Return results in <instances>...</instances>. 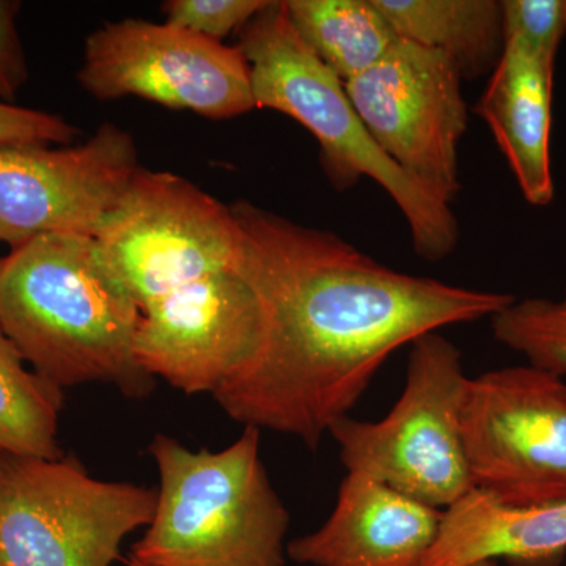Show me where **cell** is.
I'll return each instance as SVG.
<instances>
[{"label": "cell", "instance_id": "obj_11", "mask_svg": "<svg viewBox=\"0 0 566 566\" xmlns=\"http://www.w3.org/2000/svg\"><path fill=\"white\" fill-rule=\"evenodd\" d=\"M132 134L104 123L77 145H0V241L46 234L95 238L139 169Z\"/></svg>", "mask_w": 566, "mask_h": 566}, {"label": "cell", "instance_id": "obj_20", "mask_svg": "<svg viewBox=\"0 0 566 566\" xmlns=\"http://www.w3.org/2000/svg\"><path fill=\"white\" fill-rule=\"evenodd\" d=\"M501 7L504 40L523 41L543 59L556 63L566 32V0H505Z\"/></svg>", "mask_w": 566, "mask_h": 566}, {"label": "cell", "instance_id": "obj_16", "mask_svg": "<svg viewBox=\"0 0 566 566\" xmlns=\"http://www.w3.org/2000/svg\"><path fill=\"white\" fill-rule=\"evenodd\" d=\"M398 39L441 52L468 81L493 73L504 51L495 0H374Z\"/></svg>", "mask_w": 566, "mask_h": 566}, {"label": "cell", "instance_id": "obj_8", "mask_svg": "<svg viewBox=\"0 0 566 566\" xmlns=\"http://www.w3.org/2000/svg\"><path fill=\"white\" fill-rule=\"evenodd\" d=\"M95 240L142 311L174 290L237 266L241 233L232 207L186 178L139 167Z\"/></svg>", "mask_w": 566, "mask_h": 566}, {"label": "cell", "instance_id": "obj_9", "mask_svg": "<svg viewBox=\"0 0 566 566\" xmlns=\"http://www.w3.org/2000/svg\"><path fill=\"white\" fill-rule=\"evenodd\" d=\"M77 80L98 99L137 96L170 109L223 120L255 107L240 46L172 24L107 22L85 40Z\"/></svg>", "mask_w": 566, "mask_h": 566}, {"label": "cell", "instance_id": "obj_24", "mask_svg": "<svg viewBox=\"0 0 566 566\" xmlns=\"http://www.w3.org/2000/svg\"><path fill=\"white\" fill-rule=\"evenodd\" d=\"M125 564L128 566H145V565L139 564V562L133 560V558H129V557L125 558Z\"/></svg>", "mask_w": 566, "mask_h": 566}, {"label": "cell", "instance_id": "obj_17", "mask_svg": "<svg viewBox=\"0 0 566 566\" xmlns=\"http://www.w3.org/2000/svg\"><path fill=\"white\" fill-rule=\"evenodd\" d=\"M294 31L335 76L352 81L398 41L374 0H285Z\"/></svg>", "mask_w": 566, "mask_h": 566}, {"label": "cell", "instance_id": "obj_4", "mask_svg": "<svg viewBox=\"0 0 566 566\" xmlns=\"http://www.w3.org/2000/svg\"><path fill=\"white\" fill-rule=\"evenodd\" d=\"M238 46L251 71L256 109L281 112L311 132L324 172L338 191L370 178L405 216L417 255L441 262L455 251L460 229L452 205L409 177L376 145L344 82L294 31L285 3L266 2L240 32Z\"/></svg>", "mask_w": 566, "mask_h": 566}, {"label": "cell", "instance_id": "obj_7", "mask_svg": "<svg viewBox=\"0 0 566 566\" xmlns=\"http://www.w3.org/2000/svg\"><path fill=\"white\" fill-rule=\"evenodd\" d=\"M461 433L475 491L505 506L566 501V382L532 367L469 378Z\"/></svg>", "mask_w": 566, "mask_h": 566}, {"label": "cell", "instance_id": "obj_13", "mask_svg": "<svg viewBox=\"0 0 566 566\" xmlns=\"http://www.w3.org/2000/svg\"><path fill=\"white\" fill-rule=\"evenodd\" d=\"M442 516L444 510L348 472L331 516L290 542L286 557L311 566H422Z\"/></svg>", "mask_w": 566, "mask_h": 566}, {"label": "cell", "instance_id": "obj_15", "mask_svg": "<svg viewBox=\"0 0 566 566\" xmlns=\"http://www.w3.org/2000/svg\"><path fill=\"white\" fill-rule=\"evenodd\" d=\"M565 549L566 501L515 509L472 490L444 510L422 566H472L501 557L539 562Z\"/></svg>", "mask_w": 566, "mask_h": 566}, {"label": "cell", "instance_id": "obj_14", "mask_svg": "<svg viewBox=\"0 0 566 566\" xmlns=\"http://www.w3.org/2000/svg\"><path fill=\"white\" fill-rule=\"evenodd\" d=\"M556 63L523 41L505 40L475 112L493 133L524 199L546 207L554 199L551 120Z\"/></svg>", "mask_w": 566, "mask_h": 566}, {"label": "cell", "instance_id": "obj_12", "mask_svg": "<svg viewBox=\"0 0 566 566\" xmlns=\"http://www.w3.org/2000/svg\"><path fill=\"white\" fill-rule=\"evenodd\" d=\"M262 340V304L234 266L142 308L134 357L145 374L182 394L214 395L255 356Z\"/></svg>", "mask_w": 566, "mask_h": 566}, {"label": "cell", "instance_id": "obj_2", "mask_svg": "<svg viewBox=\"0 0 566 566\" xmlns=\"http://www.w3.org/2000/svg\"><path fill=\"white\" fill-rule=\"evenodd\" d=\"M142 311L95 238L46 234L0 260V326L59 389L107 382L129 398L155 379L134 357Z\"/></svg>", "mask_w": 566, "mask_h": 566}, {"label": "cell", "instance_id": "obj_10", "mask_svg": "<svg viewBox=\"0 0 566 566\" xmlns=\"http://www.w3.org/2000/svg\"><path fill=\"white\" fill-rule=\"evenodd\" d=\"M461 82L444 54L401 39L370 70L345 82L376 145L450 205L461 189L458 147L469 123Z\"/></svg>", "mask_w": 566, "mask_h": 566}, {"label": "cell", "instance_id": "obj_23", "mask_svg": "<svg viewBox=\"0 0 566 566\" xmlns=\"http://www.w3.org/2000/svg\"><path fill=\"white\" fill-rule=\"evenodd\" d=\"M20 2L0 0V102L9 103L28 82V63L17 29Z\"/></svg>", "mask_w": 566, "mask_h": 566}, {"label": "cell", "instance_id": "obj_3", "mask_svg": "<svg viewBox=\"0 0 566 566\" xmlns=\"http://www.w3.org/2000/svg\"><path fill=\"white\" fill-rule=\"evenodd\" d=\"M148 452L159 486L150 524L129 558L145 566H285L290 512L244 427L219 450H191L156 434Z\"/></svg>", "mask_w": 566, "mask_h": 566}, {"label": "cell", "instance_id": "obj_19", "mask_svg": "<svg viewBox=\"0 0 566 566\" xmlns=\"http://www.w3.org/2000/svg\"><path fill=\"white\" fill-rule=\"evenodd\" d=\"M494 337L523 354L532 367L566 375V300L527 297L491 318Z\"/></svg>", "mask_w": 566, "mask_h": 566}, {"label": "cell", "instance_id": "obj_5", "mask_svg": "<svg viewBox=\"0 0 566 566\" xmlns=\"http://www.w3.org/2000/svg\"><path fill=\"white\" fill-rule=\"evenodd\" d=\"M469 378L461 352L441 333L411 345L403 394L378 422L346 416L331 427L346 471L446 510L474 490L461 412Z\"/></svg>", "mask_w": 566, "mask_h": 566}, {"label": "cell", "instance_id": "obj_18", "mask_svg": "<svg viewBox=\"0 0 566 566\" xmlns=\"http://www.w3.org/2000/svg\"><path fill=\"white\" fill-rule=\"evenodd\" d=\"M63 390L25 364L0 326V455L59 458Z\"/></svg>", "mask_w": 566, "mask_h": 566}, {"label": "cell", "instance_id": "obj_25", "mask_svg": "<svg viewBox=\"0 0 566 566\" xmlns=\"http://www.w3.org/2000/svg\"><path fill=\"white\" fill-rule=\"evenodd\" d=\"M472 566H497V564H495V560H485V562H480V564H475Z\"/></svg>", "mask_w": 566, "mask_h": 566}, {"label": "cell", "instance_id": "obj_21", "mask_svg": "<svg viewBox=\"0 0 566 566\" xmlns=\"http://www.w3.org/2000/svg\"><path fill=\"white\" fill-rule=\"evenodd\" d=\"M264 6V0H170L163 10L167 24L223 43L243 31Z\"/></svg>", "mask_w": 566, "mask_h": 566}, {"label": "cell", "instance_id": "obj_6", "mask_svg": "<svg viewBox=\"0 0 566 566\" xmlns=\"http://www.w3.org/2000/svg\"><path fill=\"white\" fill-rule=\"evenodd\" d=\"M156 499V488L95 479L74 455H0V566H112Z\"/></svg>", "mask_w": 566, "mask_h": 566}, {"label": "cell", "instance_id": "obj_22", "mask_svg": "<svg viewBox=\"0 0 566 566\" xmlns=\"http://www.w3.org/2000/svg\"><path fill=\"white\" fill-rule=\"evenodd\" d=\"M77 132L65 118L48 112L0 102V145H71Z\"/></svg>", "mask_w": 566, "mask_h": 566}, {"label": "cell", "instance_id": "obj_1", "mask_svg": "<svg viewBox=\"0 0 566 566\" xmlns=\"http://www.w3.org/2000/svg\"><path fill=\"white\" fill-rule=\"evenodd\" d=\"M238 271L263 308L259 352L212 397L234 422L318 450L397 349L493 318L516 297L395 271L344 238L249 202Z\"/></svg>", "mask_w": 566, "mask_h": 566}]
</instances>
